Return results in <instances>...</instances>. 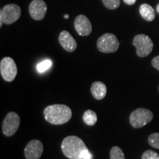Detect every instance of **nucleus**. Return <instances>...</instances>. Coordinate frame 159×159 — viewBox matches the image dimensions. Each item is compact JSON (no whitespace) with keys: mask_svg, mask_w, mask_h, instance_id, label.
<instances>
[{"mask_svg":"<svg viewBox=\"0 0 159 159\" xmlns=\"http://www.w3.org/2000/svg\"><path fill=\"white\" fill-rule=\"evenodd\" d=\"M61 150L69 159H91L92 155L81 139L75 136L66 137L61 143Z\"/></svg>","mask_w":159,"mask_h":159,"instance_id":"1","label":"nucleus"},{"mask_svg":"<svg viewBox=\"0 0 159 159\" xmlns=\"http://www.w3.org/2000/svg\"><path fill=\"white\" fill-rule=\"evenodd\" d=\"M43 116L46 121L50 124L60 125L70 120L72 116V112L67 105L55 104L46 107L43 110Z\"/></svg>","mask_w":159,"mask_h":159,"instance_id":"2","label":"nucleus"},{"mask_svg":"<svg viewBox=\"0 0 159 159\" xmlns=\"http://www.w3.org/2000/svg\"><path fill=\"white\" fill-rule=\"evenodd\" d=\"M153 119V114L149 109L139 108L131 113L130 115V123L134 128H142Z\"/></svg>","mask_w":159,"mask_h":159,"instance_id":"3","label":"nucleus"},{"mask_svg":"<svg viewBox=\"0 0 159 159\" xmlns=\"http://www.w3.org/2000/svg\"><path fill=\"white\" fill-rule=\"evenodd\" d=\"M97 47L101 52L113 53L118 50L119 42L115 35L112 33H105L97 40Z\"/></svg>","mask_w":159,"mask_h":159,"instance_id":"4","label":"nucleus"},{"mask_svg":"<svg viewBox=\"0 0 159 159\" xmlns=\"http://www.w3.org/2000/svg\"><path fill=\"white\" fill-rule=\"evenodd\" d=\"M21 11L19 5L15 4H9L5 5L0 12V27L2 24L12 25L15 23L21 16Z\"/></svg>","mask_w":159,"mask_h":159,"instance_id":"5","label":"nucleus"},{"mask_svg":"<svg viewBox=\"0 0 159 159\" xmlns=\"http://www.w3.org/2000/svg\"><path fill=\"white\" fill-rule=\"evenodd\" d=\"M133 44L136 47V54L140 57L148 56L153 49L152 40L144 34L136 35L133 40Z\"/></svg>","mask_w":159,"mask_h":159,"instance_id":"6","label":"nucleus"},{"mask_svg":"<svg viewBox=\"0 0 159 159\" xmlns=\"http://www.w3.org/2000/svg\"><path fill=\"white\" fill-rule=\"evenodd\" d=\"M17 66L15 61L10 57H5L0 62V73L4 80L12 82L17 75Z\"/></svg>","mask_w":159,"mask_h":159,"instance_id":"7","label":"nucleus"},{"mask_svg":"<svg viewBox=\"0 0 159 159\" xmlns=\"http://www.w3.org/2000/svg\"><path fill=\"white\" fill-rule=\"evenodd\" d=\"M21 119L15 112H9L2 122V132L5 136H13L19 128Z\"/></svg>","mask_w":159,"mask_h":159,"instance_id":"8","label":"nucleus"},{"mask_svg":"<svg viewBox=\"0 0 159 159\" xmlns=\"http://www.w3.org/2000/svg\"><path fill=\"white\" fill-rule=\"evenodd\" d=\"M47 5L43 0H33L29 6V13L33 19L41 21L44 19Z\"/></svg>","mask_w":159,"mask_h":159,"instance_id":"9","label":"nucleus"},{"mask_svg":"<svg viewBox=\"0 0 159 159\" xmlns=\"http://www.w3.org/2000/svg\"><path fill=\"white\" fill-rule=\"evenodd\" d=\"M43 152V145L38 139L31 140L25 149V156L27 159H39Z\"/></svg>","mask_w":159,"mask_h":159,"instance_id":"10","label":"nucleus"},{"mask_svg":"<svg viewBox=\"0 0 159 159\" xmlns=\"http://www.w3.org/2000/svg\"><path fill=\"white\" fill-rule=\"evenodd\" d=\"M75 28L81 36H87L91 33L92 25L89 19L84 15H79L75 20Z\"/></svg>","mask_w":159,"mask_h":159,"instance_id":"11","label":"nucleus"},{"mask_svg":"<svg viewBox=\"0 0 159 159\" xmlns=\"http://www.w3.org/2000/svg\"><path fill=\"white\" fill-rule=\"evenodd\" d=\"M58 41L61 47L68 52H73L77 49L76 41L68 31L63 30L60 33Z\"/></svg>","mask_w":159,"mask_h":159,"instance_id":"12","label":"nucleus"},{"mask_svg":"<svg viewBox=\"0 0 159 159\" xmlns=\"http://www.w3.org/2000/svg\"><path fill=\"white\" fill-rule=\"evenodd\" d=\"M91 92L92 96L97 100L104 99L107 94V87L105 83L96 81L92 83L91 87Z\"/></svg>","mask_w":159,"mask_h":159,"instance_id":"13","label":"nucleus"},{"mask_svg":"<svg viewBox=\"0 0 159 159\" xmlns=\"http://www.w3.org/2000/svg\"><path fill=\"white\" fill-rule=\"evenodd\" d=\"M139 13L143 19L148 21H153L156 18V12L152 6L148 4H143L141 5L139 8Z\"/></svg>","mask_w":159,"mask_h":159,"instance_id":"14","label":"nucleus"},{"mask_svg":"<svg viewBox=\"0 0 159 159\" xmlns=\"http://www.w3.org/2000/svg\"><path fill=\"white\" fill-rule=\"evenodd\" d=\"M83 120L85 125L89 126H94L97 122V114L94 111L89 109L83 114Z\"/></svg>","mask_w":159,"mask_h":159,"instance_id":"15","label":"nucleus"},{"mask_svg":"<svg viewBox=\"0 0 159 159\" xmlns=\"http://www.w3.org/2000/svg\"><path fill=\"white\" fill-rule=\"evenodd\" d=\"M110 159H125L122 149L116 146L113 147L110 151Z\"/></svg>","mask_w":159,"mask_h":159,"instance_id":"16","label":"nucleus"},{"mask_svg":"<svg viewBox=\"0 0 159 159\" xmlns=\"http://www.w3.org/2000/svg\"><path fill=\"white\" fill-rule=\"evenodd\" d=\"M148 143L152 148L159 150V134L154 133L148 137Z\"/></svg>","mask_w":159,"mask_h":159,"instance_id":"17","label":"nucleus"},{"mask_svg":"<svg viewBox=\"0 0 159 159\" xmlns=\"http://www.w3.org/2000/svg\"><path fill=\"white\" fill-rule=\"evenodd\" d=\"M103 5L109 10L117 9L120 6V0H102Z\"/></svg>","mask_w":159,"mask_h":159,"instance_id":"18","label":"nucleus"},{"mask_svg":"<svg viewBox=\"0 0 159 159\" xmlns=\"http://www.w3.org/2000/svg\"><path fill=\"white\" fill-rule=\"evenodd\" d=\"M52 66V61L50 60H45V61H41V63H39L37 66V70L39 71V72L42 73L44 72L50 68Z\"/></svg>","mask_w":159,"mask_h":159,"instance_id":"19","label":"nucleus"},{"mask_svg":"<svg viewBox=\"0 0 159 159\" xmlns=\"http://www.w3.org/2000/svg\"><path fill=\"white\" fill-rule=\"evenodd\" d=\"M142 159H159V155L153 150H146L142 154Z\"/></svg>","mask_w":159,"mask_h":159,"instance_id":"20","label":"nucleus"},{"mask_svg":"<svg viewBox=\"0 0 159 159\" xmlns=\"http://www.w3.org/2000/svg\"><path fill=\"white\" fill-rule=\"evenodd\" d=\"M152 65L155 69L159 71V55L155 57L152 60Z\"/></svg>","mask_w":159,"mask_h":159,"instance_id":"21","label":"nucleus"},{"mask_svg":"<svg viewBox=\"0 0 159 159\" xmlns=\"http://www.w3.org/2000/svg\"><path fill=\"white\" fill-rule=\"evenodd\" d=\"M124 2L125 4H127V5H134V4L136 3V0H124Z\"/></svg>","mask_w":159,"mask_h":159,"instance_id":"22","label":"nucleus"},{"mask_svg":"<svg viewBox=\"0 0 159 159\" xmlns=\"http://www.w3.org/2000/svg\"><path fill=\"white\" fill-rule=\"evenodd\" d=\"M64 18H65L66 19H68L69 18V16L68 14H65V15H64Z\"/></svg>","mask_w":159,"mask_h":159,"instance_id":"23","label":"nucleus"},{"mask_svg":"<svg viewBox=\"0 0 159 159\" xmlns=\"http://www.w3.org/2000/svg\"><path fill=\"white\" fill-rule=\"evenodd\" d=\"M156 11H157V12H158V13H159V4L158 5H157V7H156Z\"/></svg>","mask_w":159,"mask_h":159,"instance_id":"24","label":"nucleus"},{"mask_svg":"<svg viewBox=\"0 0 159 159\" xmlns=\"http://www.w3.org/2000/svg\"><path fill=\"white\" fill-rule=\"evenodd\" d=\"M158 90H159V88H158Z\"/></svg>","mask_w":159,"mask_h":159,"instance_id":"25","label":"nucleus"}]
</instances>
